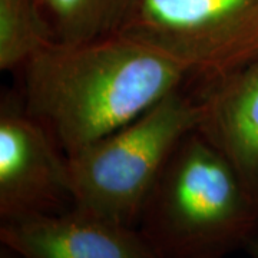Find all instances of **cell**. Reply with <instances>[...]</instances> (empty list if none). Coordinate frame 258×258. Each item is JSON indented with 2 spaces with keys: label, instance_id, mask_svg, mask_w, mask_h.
I'll return each mask as SVG.
<instances>
[{
  "label": "cell",
  "instance_id": "2",
  "mask_svg": "<svg viewBox=\"0 0 258 258\" xmlns=\"http://www.w3.org/2000/svg\"><path fill=\"white\" fill-rule=\"evenodd\" d=\"M137 228L157 258H227L258 235V198L195 128L168 158Z\"/></svg>",
  "mask_w": 258,
  "mask_h": 258
},
{
  "label": "cell",
  "instance_id": "1",
  "mask_svg": "<svg viewBox=\"0 0 258 258\" xmlns=\"http://www.w3.org/2000/svg\"><path fill=\"white\" fill-rule=\"evenodd\" d=\"M20 99L69 158L189 81L175 62L123 35L50 43L20 69Z\"/></svg>",
  "mask_w": 258,
  "mask_h": 258
},
{
  "label": "cell",
  "instance_id": "11",
  "mask_svg": "<svg viewBox=\"0 0 258 258\" xmlns=\"http://www.w3.org/2000/svg\"><path fill=\"white\" fill-rule=\"evenodd\" d=\"M0 258H16L12 252H10L9 249L5 248V247H2V252H0Z\"/></svg>",
  "mask_w": 258,
  "mask_h": 258
},
{
  "label": "cell",
  "instance_id": "7",
  "mask_svg": "<svg viewBox=\"0 0 258 258\" xmlns=\"http://www.w3.org/2000/svg\"><path fill=\"white\" fill-rule=\"evenodd\" d=\"M200 129L237 168L258 198V57L205 85Z\"/></svg>",
  "mask_w": 258,
  "mask_h": 258
},
{
  "label": "cell",
  "instance_id": "10",
  "mask_svg": "<svg viewBox=\"0 0 258 258\" xmlns=\"http://www.w3.org/2000/svg\"><path fill=\"white\" fill-rule=\"evenodd\" d=\"M245 251L248 252L251 258H258V235L249 241V244L245 247Z\"/></svg>",
  "mask_w": 258,
  "mask_h": 258
},
{
  "label": "cell",
  "instance_id": "6",
  "mask_svg": "<svg viewBox=\"0 0 258 258\" xmlns=\"http://www.w3.org/2000/svg\"><path fill=\"white\" fill-rule=\"evenodd\" d=\"M0 241L16 258H157L138 228L75 205L0 222Z\"/></svg>",
  "mask_w": 258,
  "mask_h": 258
},
{
  "label": "cell",
  "instance_id": "4",
  "mask_svg": "<svg viewBox=\"0 0 258 258\" xmlns=\"http://www.w3.org/2000/svg\"><path fill=\"white\" fill-rule=\"evenodd\" d=\"M119 35L211 85L258 57V0H134Z\"/></svg>",
  "mask_w": 258,
  "mask_h": 258
},
{
  "label": "cell",
  "instance_id": "3",
  "mask_svg": "<svg viewBox=\"0 0 258 258\" xmlns=\"http://www.w3.org/2000/svg\"><path fill=\"white\" fill-rule=\"evenodd\" d=\"M189 82L68 158L75 207L138 227L142 205L168 158L203 118L205 86L189 89Z\"/></svg>",
  "mask_w": 258,
  "mask_h": 258
},
{
  "label": "cell",
  "instance_id": "9",
  "mask_svg": "<svg viewBox=\"0 0 258 258\" xmlns=\"http://www.w3.org/2000/svg\"><path fill=\"white\" fill-rule=\"evenodd\" d=\"M53 43L36 0H0V69H20Z\"/></svg>",
  "mask_w": 258,
  "mask_h": 258
},
{
  "label": "cell",
  "instance_id": "5",
  "mask_svg": "<svg viewBox=\"0 0 258 258\" xmlns=\"http://www.w3.org/2000/svg\"><path fill=\"white\" fill-rule=\"evenodd\" d=\"M72 207L68 157L20 96L8 93L0 108V222Z\"/></svg>",
  "mask_w": 258,
  "mask_h": 258
},
{
  "label": "cell",
  "instance_id": "8",
  "mask_svg": "<svg viewBox=\"0 0 258 258\" xmlns=\"http://www.w3.org/2000/svg\"><path fill=\"white\" fill-rule=\"evenodd\" d=\"M134 0H36L53 43L76 45L119 33Z\"/></svg>",
  "mask_w": 258,
  "mask_h": 258
}]
</instances>
